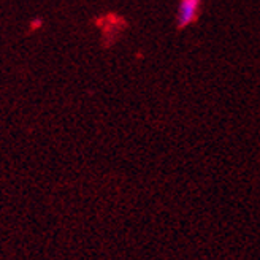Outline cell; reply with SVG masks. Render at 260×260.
Masks as SVG:
<instances>
[{
    "label": "cell",
    "instance_id": "cell-1",
    "mask_svg": "<svg viewBox=\"0 0 260 260\" xmlns=\"http://www.w3.org/2000/svg\"><path fill=\"white\" fill-rule=\"evenodd\" d=\"M202 0H179L176 11V24L179 29H184L190 25L199 16Z\"/></svg>",
    "mask_w": 260,
    "mask_h": 260
}]
</instances>
